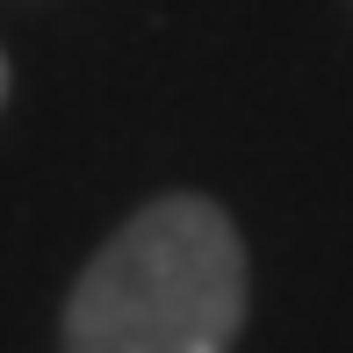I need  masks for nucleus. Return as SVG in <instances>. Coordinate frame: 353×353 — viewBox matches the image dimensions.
I'll return each mask as SVG.
<instances>
[{"label": "nucleus", "instance_id": "obj_1", "mask_svg": "<svg viewBox=\"0 0 353 353\" xmlns=\"http://www.w3.org/2000/svg\"><path fill=\"white\" fill-rule=\"evenodd\" d=\"M245 245L210 195H159L87 260L65 296V353H231Z\"/></svg>", "mask_w": 353, "mask_h": 353}, {"label": "nucleus", "instance_id": "obj_2", "mask_svg": "<svg viewBox=\"0 0 353 353\" xmlns=\"http://www.w3.org/2000/svg\"><path fill=\"white\" fill-rule=\"evenodd\" d=\"M0 101H8V58H0Z\"/></svg>", "mask_w": 353, "mask_h": 353}]
</instances>
